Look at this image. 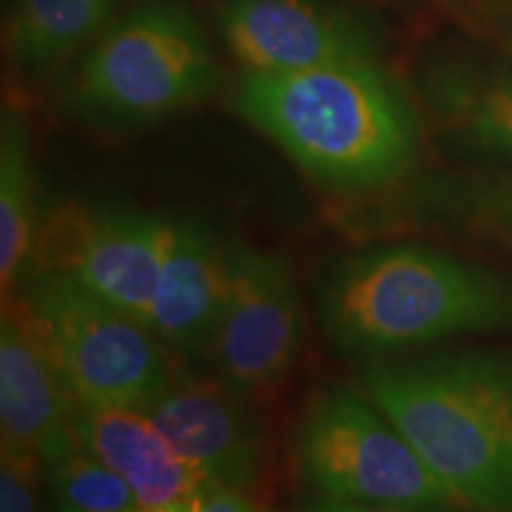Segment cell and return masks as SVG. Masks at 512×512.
Here are the masks:
<instances>
[{
	"instance_id": "23",
	"label": "cell",
	"mask_w": 512,
	"mask_h": 512,
	"mask_svg": "<svg viewBox=\"0 0 512 512\" xmlns=\"http://www.w3.org/2000/svg\"><path fill=\"white\" fill-rule=\"evenodd\" d=\"M55 512H88V510H76V508H62V505H55Z\"/></svg>"
},
{
	"instance_id": "5",
	"label": "cell",
	"mask_w": 512,
	"mask_h": 512,
	"mask_svg": "<svg viewBox=\"0 0 512 512\" xmlns=\"http://www.w3.org/2000/svg\"><path fill=\"white\" fill-rule=\"evenodd\" d=\"M207 36L178 0H147L88 50L69 83L76 110L107 124H147L216 83Z\"/></svg>"
},
{
	"instance_id": "22",
	"label": "cell",
	"mask_w": 512,
	"mask_h": 512,
	"mask_svg": "<svg viewBox=\"0 0 512 512\" xmlns=\"http://www.w3.org/2000/svg\"><path fill=\"white\" fill-rule=\"evenodd\" d=\"M138 512H192L190 508H176V505H171V508H140Z\"/></svg>"
},
{
	"instance_id": "4",
	"label": "cell",
	"mask_w": 512,
	"mask_h": 512,
	"mask_svg": "<svg viewBox=\"0 0 512 512\" xmlns=\"http://www.w3.org/2000/svg\"><path fill=\"white\" fill-rule=\"evenodd\" d=\"M297 463L320 498L408 512H472L430 470L361 384H332L306 406Z\"/></svg>"
},
{
	"instance_id": "17",
	"label": "cell",
	"mask_w": 512,
	"mask_h": 512,
	"mask_svg": "<svg viewBox=\"0 0 512 512\" xmlns=\"http://www.w3.org/2000/svg\"><path fill=\"white\" fill-rule=\"evenodd\" d=\"M448 114L479 147L512 159V79L451 93Z\"/></svg>"
},
{
	"instance_id": "3",
	"label": "cell",
	"mask_w": 512,
	"mask_h": 512,
	"mask_svg": "<svg viewBox=\"0 0 512 512\" xmlns=\"http://www.w3.org/2000/svg\"><path fill=\"white\" fill-rule=\"evenodd\" d=\"M238 110L316 181L370 190L411 164V107L373 60L292 74H247Z\"/></svg>"
},
{
	"instance_id": "14",
	"label": "cell",
	"mask_w": 512,
	"mask_h": 512,
	"mask_svg": "<svg viewBox=\"0 0 512 512\" xmlns=\"http://www.w3.org/2000/svg\"><path fill=\"white\" fill-rule=\"evenodd\" d=\"M119 0H10L5 50L27 72L72 55L110 19Z\"/></svg>"
},
{
	"instance_id": "6",
	"label": "cell",
	"mask_w": 512,
	"mask_h": 512,
	"mask_svg": "<svg viewBox=\"0 0 512 512\" xmlns=\"http://www.w3.org/2000/svg\"><path fill=\"white\" fill-rule=\"evenodd\" d=\"M15 294L76 403L143 411L178 375L155 332L67 275L29 266Z\"/></svg>"
},
{
	"instance_id": "1",
	"label": "cell",
	"mask_w": 512,
	"mask_h": 512,
	"mask_svg": "<svg viewBox=\"0 0 512 512\" xmlns=\"http://www.w3.org/2000/svg\"><path fill=\"white\" fill-rule=\"evenodd\" d=\"M320 330L356 361L470 335H512V275L427 245H382L337 259L316 290Z\"/></svg>"
},
{
	"instance_id": "8",
	"label": "cell",
	"mask_w": 512,
	"mask_h": 512,
	"mask_svg": "<svg viewBox=\"0 0 512 512\" xmlns=\"http://www.w3.org/2000/svg\"><path fill=\"white\" fill-rule=\"evenodd\" d=\"M169 216L119 207H62L38 228L36 268L72 278L147 325Z\"/></svg>"
},
{
	"instance_id": "16",
	"label": "cell",
	"mask_w": 512,
	"mask_h": 512,
	"mask_svg": "<svg viewBox=\"0 0 512 512\" xmlns=\"http://www.w3.org/2000/svg\"><path fill=\"white\" fill-rule=\"evenodd\" d=\"M41 463L46 491L55 505L88 512L140 510L131 486L76 439Z\"/></svg>"
},
{
	"instance_id": "20",
	"label": "cell",
	"mask_w": 512,
	"mask_h": 512,
	"mask_svg": "<svg viewBox=\"0 0 512 512\" xmlns=\"http://www.w3.org/2000/svg\"><path fill=\"white\" fill-rule=\"evenodd\" d=\"M486 221H489V228H494L496 233H501L503 238L512 242V185L494 197Z\"/></svg>"
},
{
	"instance_id": "11",
	"label": "cell",
	"mask_w": 512,
	"mask_h": 512,
	"mask_svg": "<svg viewBox=\"0 0 512 512\" xmlns=\"http://www.w3.org/2000/svg\"><path fill=\"white\" fill-rule=\"evenodd\" d=\"M76 399L64 384L41 332L17 294L0 318V432L3 448L55 456L74 441Z\"/></svg>"
},
{
	"instance_id": "19",
	"label": "cell",
	"mask_w": 512,
	"mask_h": 512,
	"mask_svg": "<svg viewBox=\"0 0 512 512\" xmlns=\"http://www.w3.org/2000/svg\"><path fill=\"white\" fill-rule=\"evenodd\" d=\"M192 512H268L249 501L242 491L228 489V486L211 482L200 496L190 505Z\"/></svg>"
},
{
	"instance_id": "21",
	"label": "cell",
	"mask_w": 512,
	"mask_h": 512,
	"mask_svg": "<svg viewBox=\"0 0 512 512\" xmlns=\"http://www.w3.org/2000/svg\"><path fill=\"white\" fill-rule=\"evenodd\" d=\"M299 512H408V510H394V508H368V505H354V503H337L328 501V498H311L309 503L302 505Z\"/></svg>"
},
{
	"instance_id": "18",
	"label": "cell",
	"mask_w": 512,
	"mask_h": 512,
	"mask_svg": "<svg viewBox=\"0 0 512 512\" xmlns=\"http://www.w3.org/2000/svg\"><path fill=\"white\" fill-rule=\"evenodd\" d=\"M43 463L34 453L3 448L0 460V512H46Z\"/></svg>"
},
{
	"instance_id": "2",
	"label": "cell",
	"mask_w": 512,
	"mask_h": 512,
	"mask_svg": "<svg viewBox=\"0 0 512 512\" xmlns=\"http://www.w3.org/2000/svg\"><path fill=\"white\" fill-rule=\"evenodd\" d=\"M361 389L467 508L512 512V347L380 358Z\"/></svg>"
},
{
	"instance_id": "13",
	"label": "cell",
	"mask_w": 512,
	"mask_h": 512,
	"mask_svg": "<svg viewBox=\"0 0 512 512\" xmlns=\"http://www.w3.org/2000/svg\"><path fill=\"white\" fill-rule=\"evenodd\" d=\"M72 432L86 451L131 486L140 508H190L211 484L138 408L74 403Z\"/></svg>"
},
{
	"instance_id": "15",
	"label": "cell",
	"mask_w": 512,
	"mask_h": 512,
	"mask_svg": "<svg viewBox=\"0 0 512 512\" xmlns=\"http://www.w3.org/2000/svg\"><path fill=\"white\" fill-rule=\"evenodd\" d=\"M38 240L29 133L15 110L0 121V283L12 297L29 271Z\"/></svg>"
},
{
	"instance_id": "12",
	"label": "cell",
	"mask_w": 512,
	"mask_h": 512,
	"mask_svg": "<svg viewBox=\"0 0 512 512\" xmlns=\"http://www.w3.org/2000/svg\"><path fill=\"white\" fill-rule=\"evenodd\" d=\"M226 247L197 219H169L147 328L174 354L207 363L219 323Z\"/></svg>"
},
{
	"instance_id": "9",
	"label": "cell",
	"mask_w": 512,
	"mask_h": 512,
	"mask_svg": "<svg viewBox=\"0 0 512 512\" xmlns=\"http://www.w3.org/2000/svg\"><path fill=\"white\" fill-rule=\"evenodd\" d=\"M221 34L247 74H292L373 60V38L325 0H226Z\"/></svg>"
},
{
	"instance_id": "10",
	"label": "cell",
	"mask_w": 512,
	"mask_h": 512,
	"mask_svg": "<svg viewBox=\"0 0 512 512\" xmlns=\"http://www.w3.org/2000/svg\"><path fill=\"white\" fill-rule=\"evenodd\" d=\"M245 399L223 380L176 375L143 413L211 482L252 494L264 475L266 439Z\"/></svg>"
},
{
	"instance_id": "7",
	"label": "cell",
	"mask_w": 512,
	"mask_h": 512,
	"mask_svg": "<svg viewBox=\"0 0 512 512\" xmlns=\"http://www.w3.org/2000/svg\"><path fill=\"white\" fill-rule=\"evenodd\" d=\"M304 342V306L285 254L226 245V283L209 363L242 396L275 389Z\"/></svg>"
}]
</instances>
